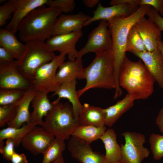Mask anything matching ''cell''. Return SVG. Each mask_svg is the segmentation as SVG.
Returning a JSON list of instances; mask_svg holds the SVG:
<instances>
[{"label":"cell","instance_id":"20","mask_svg":"<svg viewBox=\"0 0 163 163\" xmlns=\"http://www.w3.org/2000/svg\"><path fill=\"white\" fill-rule=\"evenodd\" d=\"M48 93L46 91H37L31 102L33 110L30 113L29 123L42 126L43 117L46 116L53 107L48 97Z\"/></svg>","mask_w":163,"mask_h":163},{"label":"cell","instance_id":"34","mask_svg":"<svg viewBox=\"0 0 163 163\" xmlns=\"http://www.w3.org/2000/svg\"><path fill=\"white\" fill-rule=\"evenodd\" d=\"M75 3L74 0H48L46 4L49 7H57L65 13L71 12L74 10Z\"/></svg>","mask_w":163,"mask_h":163},{"label":"cell","instance_id":"14","mask_svg":"<svg viewBox=\"0 0 163 163\" xmlns=\"http://www.w3.org/2000/svg\"><path fill=\"white\" fill-rule=\"evenodd\" d=\"M139 6L131 4H120L104 7L99 3L94 12L92 17L84 24V26L89 25L93 22L98 20L107 21L117 18L128 17L135 12Z\"/></svg>","mask_w":163,"mask_h":163},{"label":"cell","instance_id":"26","mask_svg":"<svg viewBox=\"0 0 163 163\" xmlns=\"http://www.w3.org/2000/svg\"><path fill=\"white\" fill-rule=\"evenodd\" d=\"M106 130L105 125L100 126L78 125L74 130L71 136L90 144L92 142L100 139Z\"/></svg>","mask_w":163,"mask_h":163},{"label":"cell","instance_id":"39","mask_svg":"<svg viewBox=\"0 0 163 163\" xmlns=\"http://www.w3.org/2000/svg\"><path fill=\"white\" fill-rule=\"evenodd\" d=\"M15 59L13 54L6 49L0 47V63H7Z\"/></svg>","mask_w":163,"mask_h":163},{"label":"cell","instance_id":"13","mask_svg":"<svg viewBox=\"0 0 163 163\" xmlns=\"http://www.w3.org/2000/svg\"><path fill=\"white\" fill-rule=\"evenodd\" d=\"M55 136L42 127H34L21 142L23 147L34 155L43 154Z\"/></svg>","mask_w":163,"mask_h":163},{"label":"cell","instance_id":"44","mask_svg":"<svg viewBox=\"0 0 163 163\" xmlns=\"http://www.w3.org/2000/svg\"><path fill=\"white\" fill-rule=\"evenodd\" d=\"M51 163H66V162L62 156L58 158Z\"/></svg>","mask_w":163,"mask_h":163},{"label":"cell","instance_id":"46","mask_svg":"<svg viewBox=\"0 0 163 163\" xmlns=\"http://www.w3.org/2000/svg\"><path fill=\"white\" fill-rule=\"evenodd\" d=\"M159 14L161 16H163V10L160 13H159Z\"/></svg>","mask_w":163,"mask_h":163},{"label":"cell","instance_id":"31","mask_svg":"<svg viewBox=\"0 0 163 163\" xmlns=\"http://www.w3.org/2000/svg\"><path fill=\"white\" fill-rule=\"evenodd\" d=\"M26 91L0 89V106L16 104L23 97Z\"/></svg>","mask_w":163,"mask_h":163},{"label":"cell","instance_id":"12","mask_svg":"<svg viewBox=\"0 0 163 163\" xmlns=\"http://www.w3.org/2000/svg\"><path fill=\"white\" fill-rule=\"evenodd\" d=\"M83 35L82 30L68 34L51 37L45 42L52 51L67 55L69 60H72L78 56V51L75 48L77 42Z\"/></svg>","mask_w":163,"mask_h":163},{"label":"cell","instance_id":"23","mask_svg":"<svg viewBox=\"0 0 163 163\" xmlns=\"http://www.w3.org/2000/svg\"><path fill=\"white\" fill-rule=\"evenodd\" d=\"M36 91L34 88L25 91L23 97L19 102L15 117L8 124V127L18 128L24 123H29L30 115L29 107Z\"/></svg>","mask_w":163,"mask_h":163},{"label":"cell","instance_id":"6","mask_svg":"<svg viewBox=\"0 0 163 163\" xmlns=\"http://www.w3.org/2000/svg\"><path fill=\"white\" fill-rule=\"evenodd\" d=\"M56 56L44 41L30 40L25 43L24 50L17 60L18 67L23 76L33 81L37 70Z\"/></svg>","mask_w":163,"mask_h":163},{"label":"cell","instance_id":"11","mask_svg":"<svg viewBox=\"0 0 163 163\" xmlns=\"http://www.w3.org/2000/svg\"><path fill=\"white\" fill-rule=\"evenodd\" d=\"M67 148L72 157L81 163H110L105 155L94 151L90 144L72 136Z\"/></svg>","mask_w":163,"mask_h":163},{"label":"cell","instance_id":"9","mask_svg":"<svg viewBox=\"0 0 163 163\" xmlns=\"http://www.w3.org/2000/svg\"><path fill=\"white\" fill-rule=\"evenodd\" d=\"M112 47V38L107 21L101 20L98 26L89 34L85 46L78 51V56L82 57L90 53L96 54Z\"/></svg>","mask_w":163,"mask_h":163},{"label":"cell","instance_id":"41","mask_svg":"<svg viewBox=\"0 0 163 163\" xmlns=\"http://www.w3.org/2000/svg\"><path fill=\"white\" fill-rule=\"evenodd\" d=\"M140 0H112L110 3L111 5L123 4H131L139 6Z\"/></svg>","mask_w":163,"mask_h":163},{"label":"cell","instance_id":"35","mask_svg":"<svg viewBox=\"0 0 163 163\" xmlns=\"http://www.w3.org/2000/svg\"><path fill=\"white\" fill-rule=\"evenodd\" d=\"M13 5L7 2L0 7V26H3L14 11Z\"/></svg>","mask_w":163,"mask_h":163},{"label":"cell","instance_id":"22","mask_svg":"<svg viewBox=\"0 0 163 163\" xmlns=\"http://www.w3.org/2000/svg\"><path fill=\"white\" fill-rule=\"evenodd\" d=\"M104 109L85 103L80 110L78 119L79 125L100 126L105 125Z\"/></svg>","mask_w":163,"mask_h":163},{"label":"cell","instance_id":"24","mask_svg":"<svg viewBox=\"0 0 163 163\" xmlns=\"http://www.w3.org/2000/svg\"><path fill=\"white\" fill-rule=\"evenodd\" d=\"M135 100L128 94L114 104L104 109L105 125L111 127L120 117L133 105Z\"/></svg>","mask_w":163,"mask_h":163},{"label":"cell","instance_id":"5","mask_svg":"<svg viewBox=\"0 0 163 163\" xmlns=\"http://www.w3.org/2000/svg\"><path fill=\"white\" fill-rule=\"evenodd\" d=\"M52 103L53 107L45 117L41 126L55 138L68 139L78 125L72 106L68 102L64 103L54 101Z\"/></svg>","mask_w":163,"mask_h":163},{"label":"cell","instance_id":"8","mask_svg":"<svg viewBox=\"0 0 163 163\" xmlns=\"http://www.w3.org/2000/svg\"><path fill=\"white\" fill-rule=\"evenodd\" d=\"M66 54L60 53L50 62L40 67L36 71L33 79V87L37 91L54 92L56 87L55 79L57 70L64 62Z\"/></svg>","mask_w":163,"mask_h":163},{"label":"cell","instance_id":"30","mask_svg":"<svg viewBox=\"0 0 163 163\" xmlns=\"http://www.w3.org/2000/svg\"><path fill=\"white\" fill-rule=\"evenodd\" d=\"M126 51L132 53L147 51L143 40L135 25L130 29L128 34Z\"/></svg>","mask_w":163,"mask_h":163},{"label":"cell","instance_id":"36","mask_svg":"<svg viewBox=\"0 0 163 163\" xmlns=\"http://www.w3.org/2000/svg\"><path fill=\"white\" fill-rule=\"evenodd\" d=\"M15 147L14 142L12 139H7L5 144L0 148V152L3 158L8 161H10L12 156L15 152Z\"/></svg>","mask_w":163,"mask_h":163},{"label":"cell","instance_id":"7","mask_svg":"<svg viewBox=\"0 0 163 163\" xmlns=\"http://www.w3.org/2000/svg\"><path fill=\"white\" fill-rule=\"evenodd\" d=\"M125 143L120 145L121 161L123 163H141L150 153L143 146L145 141V135L140 133L125 131L122 133Z\"/></svg>","mask_w":163,"mask_h":163},{"label":"cell","instance_id":"25","mask_svg":"<svg viewBox=\"0 0 163 163\" xmlns=\"http://www.w3.org/2000/svg\"><path fill=\"white\" fill-rule=\"evenodd\" d=\"M117 135L112 128L107 129L100 139L105 149V156L110 163H117L121 160V147L117 140Z\"/></svg>","mask_w":163,"mask_h":163},{"label":"cell","instance_id":"3","mask_svg":"<svg viewBox=\"0 0 163 163\" xmlns=\"http://www.w3.org/2000/svg\"><path fill=\"white\" fill-rule=\"evenodd\" d=\"M151 7L139 6L137 10L130 16L107 21L112 40V49L113 54L116 90L120 87L119 82L120 70L126 56V47L130 29L140 19L147 14Z\"/></svg>","mask_w":163,"mask_h":163},{"label":"cell","instance_id":"42","mask_svg":"<svg viewBox=\"0 0 163 163\" xmlns=\"http://www.w3.org/2000/svg\"><path fill=\"white\" fill-rule=\"evenodd\" d=\"M155 123L160 131L163 133V106L159 110L156 117Z\"/></svg>","mask_w":163,"mask_h":163},{"label":"cell","instance_id":"10","mask_svg":"<svg viewBox=\"0 0 163 163\" xmlns=\"http://www.w3.org/2000/svg\"><path fill=\"white\" fill-rule=\"evenodd\" d=\"M34 88L33 81L23 76L18 67L17 60L0 63V89L24 91Z\"/></svg>","mask_w":163,"mask_h":163},{"label":"cell","instance_id":"21","mask_svg":"<svg viewBox=\"0 0 163 163\" xmlns=\"http://www.w3.org/2000/svg\"><path fill=\"white\" fill-rule=\"evenodd\" d=\"M77 83L76 79H75L71 82L62 84L56 88L54 93L51 96L57 95L58 98L55 100L56 102L60 101L61 98L67 99L72 104L75 117L78 120L83 105L79 101L76 90Z\"/></svg>","mask_w":163,"mask_h":163},{"label":"cell","instance_id":"16","mask_svg":"<svg viewBox=\"0 0 163 163\" xmlns=\"http://www.w3.org/2000/svg\"><path fill=\"white\" fill-rule=\"evenodd\" d=\"M91 17L82 12L75 14L61 15L56 20L53 29L52 36L81 30L85 23Z\"/></svg>","mask_w":163,"mask_h":163},{"label":"cell","instance_id":"33","mask_svg":"<svg viewBox=\"0 0 163 163\" xmlns=\"http://www.w3.org/2000/svg\"><path fill=\"white\" fill-rule=\"evenodd\" d=\"M19 103L16 104L0 106V127L5 126L14 119L17 113Z\"/></svg>","mask_w":163,"mask_h":163},{"label":"cell","instance_id":"28","mask_svg":"<svg viewBox=\"0 0 163 163\" xmlns=\"http://www.w3.org/2000/svg\"><path fill=\"white\" fill-rule=\"evenodd\" d=\"M36 126L29 123L18 128L8 126L1 129L0 131V148L5 145L4 140L9 138L13 140L15 147H18L21 143L27 134Z\"/></svg>","mask_w":163,"mask_h":163},{"label":"cell","instance_id":"40","mask_svg":"<svg viewBox=\"0 0 163 163\" xmlns=\"http://www.w3.org/2000/svg\"><path fill=\"white\" fill-rule=\"evenodd\" d=\"M12 163H28L26 155L24 153L18 154L15 152L13 154L11 160Z\"/></svg>","mask_w":163,"mask_h":163},{"label":"cell","instance_id":"2","mask_svg":"<svg viewBox=\"0 0 163 163\" xmlns=\"http://www.w3.org/2000/svg\"><path fill=\"white\" fill-rule=\"evenodd\" d=\"M62 12L57 7L41 6L31 11L20 24V39L25 43L31 40L44 41L52 36L53 29Z\"/></svg>","mask_w":163,"mask_h":163},{"label":"cell","instance_id":"45","mask_svg":"<svg viewBox=\"0 0 163 163\" xmlns=\"http://www.w3.org/2000/svg\"><path fill=\"white\" fill-rule=\"evenodd\" d=\"M158 47L161 52L163 62V41L162 40L159 42Z\"/></svg>","mask_w":163,"mask_h":163},{"label":"cell","instance_id":"17","mask_svg":"<svg viewBox=\"0 0 163 163\" xmlns=\"http://www.w3.org/2000/svg\"><path fill=\"white\" fill-rule=\"evenodd\" d=\"M82 57L64 62L58 68L55 79L56 88L64 83L75 79H85Z\"/></svg>","mask_w":163,"mask_h":163},{"label":"cell","instance_id":"1","mask_svg":"<svg viewBox=\"0 0 163 163\" xmlns=\"http://www.w3.org/2000/svg\"><path fill=\"white\" fill-rule=\"evenodd\" d=\"M155 82L140 59L134 62L125 56L120 70L119 84L132 98H148L153 92Z\"/></svg>","mask_w":163,"mask_h":163},{"label":"cell","instance_id":"38","mask_svg":"<svg viewBox=\"0 0 163 163\" xmlns=\"http://www.w3.org/2000/svg\"><path fill=\"white\" fill-rule=\"evenodd\" d=\"M148 5L160 13L163 10V0H140L139 6Z\"/></svg>","mask_w":163,"mask_h":163},{"label":"cell","instance_id":"18","mask_svg":"<svg viewBox=\"0 0 163 163\" xmlns=\"http://www.w3.org/2000/svg\"><path fill=\"white\" fill-rule=\"evenodd\" d=\"M132 53L142 61L155 82L163 91V62L159 49L152 52Z\"/></svg>","mask_w":163,"mask_h":163},{"label":"cell","instance_id":"48","mask_svg":"<svg viewBox=\"0 0 163 163\" xmlns=\"http://www.w3.org/2000/svg\"><path fill=\"white\" fill-rule=\"evenodd\" d=\"M117 163H123L121 161Z\"/></svg>","mask_w":163,"mask_h":163},{"label":"cell","instance_id":"4","mask_svg":"<svg viewBox=\"0 0 163 163\" xmlns=\"http://www.w3.org/2000/svg\"><path fill=\"white\" fill-rule=\"evenodd\" d=\"M85 85L77 91L79 98L88 90L94 88L115 89L114 62L112 49L96 54L92 62L84 68Z\"/></svg>","mask_w":163,"mask_h":163},{"label":"cell","instance_id":"43","mask_svg":"<svg viewBox=\"0 0 163 163\" xmlns=\"http://www.w3.org/2000/svg\"><path fill=\"white\" fill-rule=\"evenodd\" d=\"M82 2L85 6L90 8H93L99 4L100 0H83Z\"/></svg>","mask_w":163,"mask_h":163},{"label":"cell","instance_id":"27","mask_svg":"<svg viewBox=\"0 0 163 163\" xmlns=\"http://www.w3.org/2000/svg\"><path fill=\"white\" fill-rule=\"evenodd\" d=\"M0 46L10 52L15 59H18L25 47L14 34L5 28L0 30Z\"/></svg>","mask_w":163,"mask_h":163},{"label":"cell","instance_id":"32","mask_svg":"<svg viewBox=\"0 0 163 163\" xmlns=\"http://www.w3.org/2000/svg\"><path fill=\"white\" fill-rule=\"evenodd\" d=\"M149 142L154 159L160 160L163 157V135L152 133L150 136Z\"/></svg>","mask_w":163,"mask_h":163},{"label":"cell","instance_id":"29","mask_svg":"<svg viewBox=\"0 0 163 163\" xmlns=\"http://www.w3.org/2000/svg\"><path fill=\"white\" fill-rule=\"evenodd\" d=\"M66 146L65 140L55 138L43 154L42 163H51L62 156Z\"/></svg>","mask_w":163,"mask_h":163},{"label":"cell","instance_id":"19","mask_svg":"<svg viewBox=\"0 0 163 163\" xmlns=\"http://www.w3.org/2000/svg\"><path fill=\"white\" fill-rule=\"evenodd\" d=\"M142 38L147 51L152 52L158 48L161 40V31L156 25L144 17L135 24Z\"/></svg>","mask_w":163,"mask_h":163},{"label":"cell","instance_id":"37","mask_svg":"<svg viewBox=\"0 0 163 163\" xmlns=\"http://www.w3.org/2000/svg\"><path fill=\"white\" fill-rule=\"evenodd\" d=\"M147 15L148 19L152 21L161 31H163V18L158 12L151 7Z\"/></svg>","mask_w":163,"mask_h":163},{"label":"cell","instance_id":"15","mask_svg":"<svg viewBox=\"0 0 163 163\" xmlns=\"http://www.w3.org/2000/svg\"><path fill=\"white\" fill-rule=\"evenodd\" d=\"M48 0H9L8 2L14 7L12 18L5 29L14 34L22 20L31 11L46 5Z\"/></svg>","mask_w":163,"mask_h":163},{"label":"cell","instance_id":"47","mask_svg":"<svg viewBox=\"0 0 163 163\" xmlns=\"http://www.w3.org/2000/svg\"><path fill=\"white\" fill-rule=\"evenodd\" d=\"M4 1H5V0H0V4H1V3H3L4 2H5Z\"/></svg>","mask_w":163,"mask_h":163}]
</instances>
